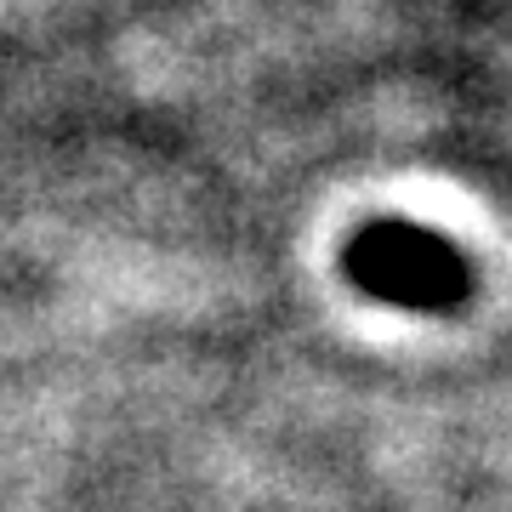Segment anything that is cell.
I'll return each mask as SVG.
<instances>
[{"instance_id": "cell-1", "label": "cell", "mask_w": 512, "mask_h": 512, "mask_svg": "<svg viewBox=\"0 0 512 512\" xmlns=\"http://www.w3.org/2000/svg\"><path fill=\"white\" fill-rule=\"evenodd\" d=\"M342 268L365 296H382L393 308H450L467 296L473 268L467 256L427 222L382 217L365 222L342 251Z\"/></svg>"}]
</instances>
